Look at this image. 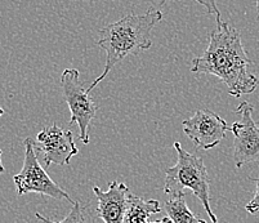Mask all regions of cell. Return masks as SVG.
Masks as SVG:
<instances>
[{"mask_svg": "<svg viewBox=\"0 0 259 223\" xmlns=\"http://www.w3.org/2000/svg\"><path fill=\"white\" fill-rule=\"evenodd\" d=\"M165 2L166 0H162L159 7L164 6V3H165ZM195 2L199 4H201L202 7H205L206 12H208L209 15L215 16L217 23L222 22V21H221V12H220V9H218V6H217V0H195Z\"/></svg>", "mask_w": 259, "mask_h": 223, "instance_id": "cell-13", "label": "cell"}, {"mask_svg": "<svg viewBox=\"0 0 259 223\" xmlns=\"http://www.w3.org/2000/svg\"><path fill=\"white\" fill-rule=\"evenodd\" d=\"M80 72L76 69H66L61 75L63 97L71 111L70 125L77 124L80 129L79 140L89 143V125L97 114V105L91 98L89 92L79 81Z\"/></svg>", "mask_w": 259, "mask_h": 223, "instance_id": "cell-5", "label": "cell"}, {"mask_svg": "<svg viewBox=\"0 0 259 223\" xmlns=\"http://www.w3.org/2000/svg\"><path fill=\"white\" fill-rule=\"evenodd\" d=\"M251 181L255 182V194H254V198L245 205V210L250 214H255L259 212V177L253 178Z\"/></svg>", "mask_w": 259, "mask_h": 223, "instance_id": "cell-14", "label": "cell"}, {"mask_svg": "<svg viewBox=\"0 0 259 223\" xmlns=\"http://www.w3.org/2000/svg\"><path fill=\"white\" fill-rule=\"evenodd\" d=\"M160 203L155 199L145 200L142 198L128 194V205L122 223H146L151 215L160 213Z\"/></svg>", "mask_w": 259, "mask_h": 223, "instance_id": "cell-10", "label": "cell"}, {"mask_svg": "<svg viewBox=\"0 0 259 223\" xmlns=\"http://www.w3.org/2000/svg\"><path fill=\"white\" fill-rule=\"evenodd\" d=\"M183 132L202 150H210L218 146L226 137L230 126L225 119L210 110H197L190 119L183 120Z\"/></svg>", "mask_w": 259, "mask_h": 223, "instance_id": "cell-7", "label": "cell"}, {"mask_svg": "<svg viewBox=\"0 0 259 223\" xmlns=\"http://www.w3.org/2000/svg\"><path fill=\"white\" fill-rule=\"evenodd\" d=\"M254 107L244 101L235 110L241 115V120L232 124L230 130L234 135V160L237 168L245 164L259 161V126L253 120Z\"/></svg>", "mask_w": 259, "mask_h": 223, "instance_id": "cell-6", "label": "cell"}, {"mask_svg": "<svg viewBox=\"0 0 259 223\" xmlns=\"http://www.w3.org/2000/svg\"><path fill=\"white\" fill-rule=\"evenodd\" d=\"M3 115H4V110L0 107V116H3Z\"/></svg>", "mask_w": 259, "mask_h": 223, "instance_id": "cell-18", "label": "cell"}, {"mask_svg": "<svg viewBox=\"0 0 259 223\" xmlns=\"http://www.w3.org/2000/svg\"><path fill=\"white\" fill-rule=\"evenodd\" d=\"M253 65L241 43V36L230 23H217L205 52L192 60V72L210 74L227 85L228 93L239 98L258 88L259 80L249 72Z\"/></svg>", "mask_w": 259, "mask_h": 223, "instance_id": "cell-1", "label": "cell"}, {"mask_svg": "<svg viewBox=\"0 0 259 223\" xmlns=\"http://www.w3.org/2000/svg\"><path fill=\"white\" fill-rule=\"evenodd\" d=\"M165 210L173 223H206L188 209L185 194L169 198V200L165 203Z\"/></svg>", "mask_w": 259, "mask_h": 223, "instance_id": "cell-11", "label": "cell"}, {"mask_svg": "<svg viewBox=\"0 0 259 223\" xmlns=\"http://www.w3.org/2000/svg\"><path fill=\"white\" fill-rule=\"evenodd\" d=\"M146 223H173V220L169 217H164L159 220H154V222H146Z\"/></svg>", "mask_w": 259, "mask_h": 223, "instance_id": "cell-15", "label": "cell"}, {"mask_svg": "<svg viewBox=\"0 0 259 223\" xmlns=\"http://www.w3.org/2000/svg\"><path fill=\"white\" fill-rule=\"evenodd\" d=\"M15 185L17 187L18 196L35 192V194L51 196L57 200H69L74 203L70 195L54 182L46 169L37 161L36 151L34 149V141L31 138L25 140V160L21 172L13 177Z\"/></svg>", "mask_w": 259, "mask_h": 223, "instance_id": "cell-4", "label": "cell"}, {"mask_svg": "<svg viewBox=\"0 0 259 223\" xmlns=\"http://www.w3.org/2000/svg\"><path fill=\"white\" fill-rule=\"evenodd\" d=\"M2 156H3V151L0 150V174L6 172V169H4V166H3V163H2Z\"/></svg>", "mask_w": 259, "mask_h": 223, "instance_id": "cell-16", "label": "cell"}, {"mask_svg": "<svg viewBox=\"0 0 259 223\" xmlns=\"http://www.w3.org/2000/svg\"><path fill=\"white\" fill-rule=\"evenodd\" d=\"M93 192L98 200L97 217L105 223H122L128 205L129 189L125 183H110L107 191L94 186Z\"/></svg>", "mask_w": 259, "mask_h": 223, "instance_id": "cell-9", "label": "cell"}, {"mask_svg": "<svg viewBox=\"0 0 259 223\" xmlns=\"http://www.w3.org/2000/svg\"><path fill=\"white\" fill-rule=\"evenodd\" d=\"M255 7H256V18H259V0H255Z\"/></svg>", "mask_w": 259, "mask_h": 223, "instance_id": "cell-17", "label": "cell"}, {"mask_svg": "<svg viewBox=\"0 0 259 223\" xmlns=\"http://www.w3.org/2000/svg\"><path fill=\"white\" fill-rule=\"evenodd\" d=\"M161 20V11L150 8L143 15L125 16L116 22L102 27L97 46L106 52L105 69L87 91L91 93L124 58L137 56L142 51L151 48L152 29Z\"/></svg>", "mask_w": 259, "mask_h": 223, "instance_id": "cell-2", "label": "cell"}, {"mask_svg": "<svg viewBox=\"0 0 259 223\" xmlns=\"http://www.w3.org/2000/svg\"><path fill=\"white\" fill-rule=\"evenodd\" d=\"M36 218L43 223H94V217L89 212V208L81 205L80 201H74L70 213L62 220H52L36 213Z\"/></svg>", "mask_w": 259, "mask_h": 223, "instance_id": "cell-12", "label": "cell"}, {"mask_svg": "<svg viewBox=\"0 0 259 223\" xmlns=\"http://www.w3.org/2000/svg\"><path fill=\"white\" fill-rule=\"evenodd\" d=\"M178 160L176 165L166 170L164 192L169 198L183 194V190L190 189L201 201L206 214L213 223H218V218L210 208V178L202 157L186 151L178 141L174 142Z\"/></svg>", "mask_w": 259, "mask_h": 223, "instance_id": "cell-3", "label": "cell"}, {"mask_svg": "<svg viewBox=\"0 0 259 223\" xmlns=\"http://www.w3.org/2000/svg\"><path fill=\"white\" fill-rule=\"evenodd\" d=\"M34 149L43 154L46 168H49L52 164L69 165L71 157L79 152L72 133L57 125L44 128L37 135L36 141H34Z\"/></svg>", "mask_w": 259, "mask_h": 223, "instance_id": "cell-8", "label": "cell"}]
</instances>
